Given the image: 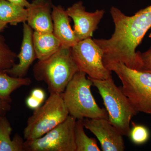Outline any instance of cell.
<instances>
[{
  "instance_id": "obj_21",
  "label": "cell",
  "mask_w": 151,
  "mask_h": 151,
  "mask_svg": "<svg viewBox=\"0 0 151 151\" xmlns=\"http://www.w3.org/2000/svg\"><path fill=\"white\" fill-rule=\"evenodd\" d=\"M143 62L142 71L151 72V47L147 51L141 53Z\"/></svg>"
},
{
  "instance_id": "obj_3",
  "label": "cell",
  "mask_w": 151,
  "mask_h": 151,
  "mask_svg": "<svg viewBox=\"0 0 151 151\" xmlns=\"http://www.w3.org/2000/svg\"><path fill=\"white\" fill-rule=\"evenodd\" d=\"M78 69L71 54V48L61 46L54 54L38 60L33 68L37 81H44L50 93L60 94Z\"/></svg>"
},
{
  "instance_id": "obj_6",
  "label": "cell",
  "mask_w": 151,
  "mask_h": 151,
  "mask_svg": "<svg viewBox=\"0 0 151 151\" xmlns=\"http://www.w3.org/2000/svg\"><path fill=\"white\" fill-rule=\"evenodd\" d=\"M24 130L26 140L41 137L61 124L69 116L61 94L50 93L42 105L33 110Z\"/></svg>"
},
{
  "instance_id": "obj_18",
  "label": "cell",
  "mask_w": 151,
  "mask_h": 151,
  "mask_svg": "<svg viewBox=\"0 0 151 151\" xmlns=\"http://www.w3.org/2000/svg\"><path fill=\"white\" fill-rule=\"evenodd\" d=\"M84 128L83 119L76 120L75 126L76 151H100L97 141L86 135Z\"/></svg>"
},
{
  "instance_id": "obj_22",
  "label": "cell",
  "mask_w": 151,
  "mask_h": 151,
  "mask_svg": "<svg viewBox=\"0 0 151 151\" xmlns=\"http://www.w3.org/2000/svg\"><path fill=\"white\" fill-rule=\"evenodd\" d=\"M26 103L29 108L32 110H35L41 106L42 103L32 95H30L26 99Z\"/></svg>"
},
{
  "instance_id": "obj_15",
  "label": "cell",
  "mask_w": 151,
  "mask_h": 151,
  "mask_svg": "<svg viewBox=\"0 0 151 151\" xmlns=\"http://www.w3.org/2000/svg\"><path fill=\"white\" fill-rule=\"evenodd\" d=\"M12 132L10 123L3 115L0 118V151H24L23 139L16 134L12 139Z\"/></svg>"
},
{
  "instance_id": "obj_27",
  "label": "cell",
  "mask_w": 151,
  "mask_h": 151,
  "mask_svg": "<svg viewBox=\"0 0 151 151\" xmlns=\"http://www.w3.org/2000/svg\"><path fill=\"white\" fill-rule=\"evenodd\" d=\"M3 115H5V114H3V113H2L0 111V118H1V116H2Z\"/></svg>"
},
{
  "instance_id": "obj_20",
  "label": "cell",
  "mask_w": 151,
  "mask_h": 151,
  "mask_svg": "<svg viewBox=\"0 0 151 151\" xmlns=\"http://www.w3.org/2000/svg\"><path fill=\"white\" fill-rule=\"evenodd\" d=\"M132 126L129 136L133 142L136 145H140L148 140L150 132L147 127L142 125H137L133 122Z\"/></svg>"
},
{
  "instance_id": "obj_24",
  "label": "cell",
  "mask_w": 151,
  "mask_h": 151,
  "mask_svg": "<svg viewBox=\"0 0 151 151\" xmlns=\"http://www.w3.org/2000/svg\"><path fill=\"white\" fill-rule=\"evenodd\" d=\"M6 1L15 4L22 6L26 8H27L30 4V3L28 2L27 0H6Z\"/></svg>"
},
{
  "instance_id": "obj_16",
  "label": "cell",
  "mask_w": 151,
  "mask_h": 151,
  "mask_svg": "<svg viewBox=\"0 0 151 151\" xmlns=\"http://www.w3.org/2000/svg\"><path fill=\"white\" fill-rule=\"evenodd\" d=\"M31 80L26 77L11 76L5 70H0V100L4 103H12L11 94L17 89L31 84Z\"/></svg>"
},
{
  "instance_id": "obj_1",
  "label": "cell",
  "mask_w": 151,
  "mask_h": 151,
  "mask_svg": "<svg viewBox=\"0 0 151 151\" xmlns=\"http://www.w3.org/2000/svg\"><path fill=\"white\" fill-rule=\"evenodd\" d=\"M115 24V31L108 39H94L103 52L105 66L121 62L132 69L142 70L141 53L136 49L151 27V5L127 16L115 7L110 10Z\"/></svg>"
},
{
  "instance_id": "obj_13",
  "label": "cell",
  "mask_w": 151,
  "mask_h": 151,
  "mask_svg": "<svg viewBox=\"0 0 151 151\" xmlns=\"http://www.w3.org/2000/svg\"><path fill=\"white\" fill-rule=\"evenodd\" d=\"M53 34L60 42L61 46L71 48L79 40L70 23V17L61 6H53L52 12Z\"/></svg>"
},
{
  "instance_id": "obj_28",
  "label": "cell",
  "mask_w": 151,
  "mask_h": 151,
  "mask_svg": "<svg viewBox=\"0 0 151 151\" xmlns=\"http://www.w3.org/2000/svg\"><path fill=\"white\" fill-rule=\"evenodd\" d=\"M149 37L150 38H151V33L150 34V35H149Z\"/></svg>"
},
{
  "instance_id": "obj_19",
  "label": "cell",
  "mask_w": 151,
  "mask_h": 151,
  "mask_svg": "<svg viewBox=\"0 0 151 151\" xmlns=\"http://www.w3.org/2000/svg\"><path fill=\"white\" fill-rule=\"evenodd\" d=\"M17 55L6 44L2 35H0V70L11 68L15 64Z\"/></svg>"
},
{
  "instance_id": "obj_14",
  "label": "cell",
  "mask_w": 151,
  "mask_h": 151,
  "mask_svg": "<svg viewBox=\"0 0 151 151\" xmlns=\"http://www.w3.org/2000/svg\"><path fill=\"white\" fill-rule=\"evenodd\" d=\"M33 43L38 60L48 58L61 47V43L53 32H33Z\"/></svg>"
},
{
  "instance_id": "obj_4",
  "label": "cell",
  "mask_w": 151,
  "mask_h": 151,
  "mask_svg": "<svg viewBox=\"0 0 151 151\" xmlns=\"http://www.w3.org/2000/svg\"><path fill=\"white\" fill-rule=\"evenodd\" d=\"M88 77L103 98L110 123L123 136H129L132 119L139 112L113 78L99 80Z\"/></svg>"
},
{
  "instance_id": "obj_7",
  "label": "cell",
  "mask_w": 151,
  "mask_h": 151,
  "mask_svg": "<svg viewBox=\"0 0 151 151\" xmlns=\"http://www.w3.org/2000/svg\"><path fill=\"white\" fill-rule=\"evenodd\" d=\"M76 121L69 115L64 122L41 137L24 141V151H76Z\"/></svg>"
},
{
  "instance_id": "obj_10",
  "label": "cell",
  "mask_w": 151,
  "mask_h": 151,
  "mask_svg": "<svg viewBox=\"0 0 151 151\" xmlns=\"http://www.w3.org/2000/svg\"><path fill=\"white\" fill-rule=\"evenodd\" d=\"M65 11L74 22L73 31L79 41L92 37L105 13L104 10H97L94 12H86L81 1L73 4Z\"/></svg>"
},
{
  "instance_id": "obj_26",
  "label": "cell",
  "mask_w": 151,
  "mask_h": 151,
  "mask_svg": "<svg viewBox=\"0 0 151 151\" xmlns=\"http://www.w3.org/2000/svg\"><path fill=\"white\" fill-rule=\"evenodd\" d=\"M7 24L5 22H4L0 20V32L2 31L6 27Z\"/></svg>"
},
{
  "instance_id": "obj_8",
  "label": "cell",
  "mask_w": 151,
  "mask_h": 151,
  "mask_svg": "<svg viewBox=\"0 0 151 151\" xmlns=\"http://www.w3.org/2000/svg\"><path fill=\"white\" fill-rule=\"evenodd\" d=\"M73 60L79 71L93 79L105 80L112 78V71L103 62L102 49L91 37L79 41L71 47Z\"/></svg>"
},
{
  "instance_id": "obj_2",
  "label": "cell",
  "mask_w": 151,
  "mask_h": 151,
  "mask_svg": "<svg viewBox=\"0 0 151 151\" xmlns=\"http://www.w3.org/2000/svg\"><path fill=\"white\" fill-rule=\"evenodd\" d=\"M86 73L78 71L60 94L69 115L76 120L108 119V112L96 103L91 91L93 83Z\"/></svg>"
},
{
  "instance_id": "obj_11",
  "label": "cell",
  "mask_w": 151,
  "mask_h": 151,
  "mask_svg": "<svg viewBox=\"0 0 151 151\" xmlns=\"http://www.w3.org/2000/svg\"><path fill=\"white\" fill-rule=\"evenodd\" d=\"M33 29L26 22L23 23V39L20 51L17 55L19 63L5 70L11 76L24 77L33 63L37 59L33 43Z\"/></svg>"
},
{
  "instance_id": "obj_5",
  "label": "cell",
  "mask_w": 151,
  "mask_h": 151,
  "mask_svg": "<svg viewBox=\"0 0 151 151\" xmlns=\"http://www.w3.org/2000/svg\"><path fill=\"white\" fill-rule=\"evenodd\" d=\"M122 81L121 89L138 112L151 114V72L132 69L121 62L105 66Z\"/></svg>"
},
{
  "instance_id": "obj_9",
  "label": "cell",
  "mask_w": 151,
  "mask_h": 151,
  "mask_svg": "<svg viewBox=\"0 0 151 151\" xmlns=\"http://www.w3.org/2000/svg\"><path fill=\"white\" fill-rule=\"evenodd\" d=\"M84 128L89 130L97 138L103 151H123L125 145L123 135L108 119H83Z\"/></svg>"
},
{
  "instance_id": "obj_25",
  "label": "cell",
  "mask_w": 151,
  "mask_h": 151,
  "mask_svg": "<svg viewBox=\"0 0 151 151\" xmlns=\"http://www.w3.org/2000/svg\"><path fill=\"white\" fill-rule=\"evenodd\" d=\"M11 110V105L10 104L4 103L0 100V111L3 114H5L7 112Z\"/></svg>"
},
{
  "instance_id": "obj_17",
  "label": "cell",
  "mask_w": 151,
  "mask_h": 151,
  "mask_svg": "<svg viewBox=\"0 0 151 151\" xmlns=\"http://www.w3.org/2000/svg\"><path fill=\"white\" fill-rule=\"evenodd\" d=\"M27 9L6 0H0V20L11 25L27 22Z\"/></svg>"
},
{
  "instance_id": "obj_23",
  "label": "cell",
  "mask_w": 151,
  "mask_h": 151,
  "mask_svg": "<svg viewBox=\"0 0 151 151\" xmlns=\"http://www.w3.org/2000/svg\"><path fill=\"white\" fill-rule=\"evenodd\" d=\"M30 95L40 101L42 103H43L45 100V92L44 90L41 88H37L33 89Z\"/></svg>"
},
{
  "instance_id": "obj_12",
  "label": "cell",
  "mask_w": 151,
  "mask_h": 151,
  "mask_svg": "<svg viewBox=\"0 0 151 151\" xmlns=\"http://www.w3.org/2000/svg\"><path fill=\"white\" fill-rule=\"evenodd\" d=\"M53 5L50 0H33L27 8V24L35 31L53 32Z\"/></svg>"
}]
</instances>
